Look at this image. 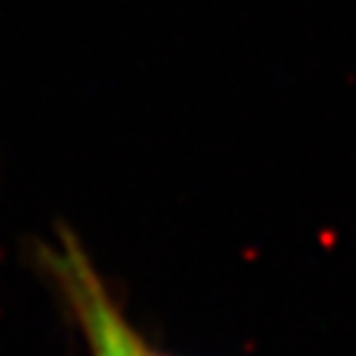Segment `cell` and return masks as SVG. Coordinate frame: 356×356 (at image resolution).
Instances as JSON below:
<instances>
[{
  "mask_svg": "<svg viewBox=\"0 0 356 356\" xmlns=\"http://www.w3.org/2000/svg\"><path fill=\"white\" fill-rule=\"evenodd\" d=\"M42 264L64 293L92 356H156L127 322L72 235L42 248Z\"/></svg>",
  "mask_w": 356,
  "mask_h": 356,
  "instance_id": "6da1fadb",
  "label": "cell"
}]
</instances>
